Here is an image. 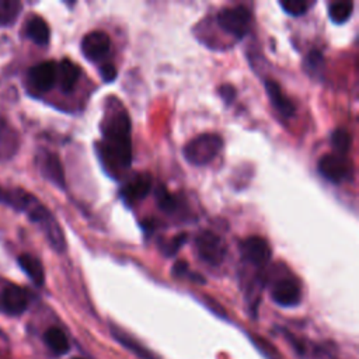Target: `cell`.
Returning a JSON list of instances; mask_svg holds the SVG:
<instances>
[{
  "label": "cell",
  "instance_id": "obj_1",
  "mask_svg": "<svg viewBox=\"0 0 359 359\" xmlns=\"http://www.w3.org/2000/svg\"><path fill=\"white\" fill-rule=\"evenodd\" d=\"M100 128L102 142L98 147L104 167L111 170L129 168L132 164L130 118L116 98L107 101Z\"/></svg>",
  "mask_w": 359,
  "mask_h": 359
},
{
  "label": "cell",
  "instance_id": "obj_2",
  "mask_svg": "<svg viewBox=\"0 0 359 359\" xmlns=\"http://www.w3.org/2000/svg\"><path fill=\"white\" fill-rule=\"evenodd\" d=\"M4 203L27 212L28 217L39 226L53 250L57 252H63L66 250V240L62 227L48 208L43 206L35 196L22 189H14L11 192H6Z\"/></svg>",
  "mask_w": 359,
  "mask_h": 359
},
{
  "label": "cell",
  "instance_id": "obj_3",
  "mask_svg": "<svg viewBox=\"0 0 359 359\" xmlns=\"http://www.w3.org/2000/svg\"><path fill=\"white\" fill-rule=\"evenodd\" d=\"M223 149V139L216 133H202L184 146L185 160L196 167L206 165L216 158Z\"/></svg>",
  "mask_w": 359,
  "mask_h": 359
},
{
  "label": "cell",
  "instance_id": "obj_4",
  "mask_svg": "<svg viewBox=\"0 0 359 359\" xmlns=\"http://www.w3.org/2000/svg\"><path fill=\"white\" fill-rule=\"evenodd\" d=\"M217 25L237 39L244 38L252 25V14L245 6H233L222 8L216 15Z\"/></svg>",
  "mask_w": 359,
  "mask_h": 359
},
{
  "label": "cell",
  "instance_id": "obj_5",
  "mask_svg": "<svg viewBox=\"0 0 359 359\" xmlns=\"http://www.w3.org/2000/svg\"><path fill=\"white\" fill-rule=\"evenodd\" d=\"M196 252L199 258L209 265H219L226 255V244L212 230H202L195 238Z\"/></svg>",
  "mask_w": 359,
  "mask_h": 359
},
{
  "label": "cell",
  "instance_id": "obj_6",
  "mask_svg": "<svg viewBox=\"0 0 359 359\" xmlns=\"http://www.w3.org/2000/svg\"><path fill=\"white\" fill-rule=\"evenodd\" d=\"M243 258L254 266H264L269 262L272 251L269 243L261 236H250L240 243Z\"/></svg>",
  "mask_w": 359,
  "mask_h": 359
},
{
  "label": "cell",
  "instance_id": "obj_7",
  "mask_svg": "<svg viewBox=\"0 0 359 359\" xmlns=\"http://www.w3.org/2000/svg\"><path fill=\"white\" fill-rule=\"evenodd\" d=\"M36 163H38V170L48 181H50L53 185L62 189L66 188L63 165L56 153L49 150H41L36 156Z\"/></svg>",
  "mask_w": 359,
  "mask_h": 359
},
{
  "label": "cell",
  "instance_id": "obj_8",
  "mask_svg": "<svg viewBox=\"0 0 359 359\" xmlns=\"http://www.w3.org/2000/svg\"><path fill=\"white\" fill-rule=\"evenodd\" d=\"M28 307L25 289L15 283H7L0 292V309L8 316H20Z\"/></svg>",
  "mask_w": 359,
  "mask_h": 359
},
{
  "label": "cell",
  "instance_id": "obj_9",
  "mask_svg": "<svg viewBox=\"0 0 359 359\" xmlns=\"http://www.w3.org/2000/svg\"><path fill=\"white\" fill-rule=\"evenodd\" d=\"M272 300L282 307L297 306L302 300V289L296 279L282 278L271 289Z\"/></svg>",
  "mask_w": 359,
  "mask_h": 359
},
{
  "label": "cell",
  "instance_id": "obj_10",
  "mask_svg": "<svg viewBox=\"0 0 359 359\" xmlns=\"http://www.w3.org/2000/svg\"><path fill=\"white\" fill-rule=\"evenodd\" d=\"M318 172L330 182L338 184L349 175V164L345 157L338 154H325L318 160Z\"/></svg>",
  "mask_w": 359,
  "mask_h": 359
},
{
  "label": "cell",
  "instance_id": "obj_11",
  "mask_svg": "<svg viewBox=\"0 0 359 359\" xmlns=\"http://www.w3.org/2000/svg\"><path fill=\"white\" fill-rule=\"evenodd\" d=\"M80 46L87 60L97 62L109 52L111 39L104 31H91L83 36Z\"/></svg>",
  "mask_w": 359,
  "mask_h": 359
},
{
  "label": "cell",
  "instance_id": "obj_12",
  "mask_svg": "<svg viewBox=\"0 0 359 359\" xmlns=\"http://www.w3.org/2000/svg\"><path fill=\"white\" fill-rule=\"evenodd\" d=\"M29 81L41 93L49 91L57 81V65L53 60H45L31 67Z\"/></svg>",
  "mask_w": 359,
  "mask_h": 359
},
{
  "label": "cell",
  "instance_id": "obj_13",
  "mask_svg": "<svg viewBox=\"0 0 359 359\" xmlns=\"http://www.w3.org/2000/svg\"><path fill=\"white\" fill-rule=\"evenodd\" d=\"M151 189V177L147 172L137 174L132 181H129L119 192L122 201L132 206L137 202H140L143 198L147 196V194Z\"/></svg>",
  "mask_w": 359,
  "mask_h": 359
},
{
  "label": "cell",
  "instance_id": "obj_14",
  "mask_svg": "<svg viewBox=\"0 0 359 359\" xmlns=\"http://www.w3.org/2000/svg\"><path fill=\"white\" fill-rule=\"evenodd\" d=\"M265 90H266V95L271 100L272 107L282 115V116H292L296 111V107L293 104V101L282 91L280 86L275 81L268 79L265 81Z\"/></svg>",
  "mask_w": 359,
  "mask_h": 359
},
{
  "label": "cell",
  "instance_id": "obj_15",
  "mask_svg": "<svg viewBox=\"0 0 359 359\" xmlns=\"http://www.w3.org/2000/svg\"><path fill=\"white\" fill-rule=\"evenodd\" d=\"M80 69L70 59H63L57 65V81L63 93H72L79 81Z\"/></svg>",
  "mask_w": 359,
  "mask_h": 359
},
{
  "label": "cell",
  "instance_id": "obj_16",
  "mask_svg": "<svg viewBox=\"0 0 359 359\" xmlns=\"http://www.w3.org/2000/svg\"><path fill=\"white\" fill-rule=\"evenodd\" d=\"M18 265L20 268L25 272V275L36 285V286H42L43 280H45V271H43V265L42 262L31 255V254H20L18 255Z\"/></svg>",
  "mask_w": 359,
  "mask_h": 359
},
{
  "label": "cell",
  "instance_id": "obj_17",
  "mask_svg": "<svg viewBox=\"0 0 359 359\" xmlns=\"http://www.w3.org/2000/svg\"><path fill=\"white\" fill-rule=\"evenodd\" d=\"M17 149V132L8 125V122L0 119V160L11 158Z\"/></svg>",
  "mask_w": 359,
  "mask_h": 359
},
{
  "label": "cell",
  "instance_id": "obj_18",
  "mask_svg": "<svg viewBox=\"0 0 359 359\" xmlns=\"http://www.w3.org/2000/svg\"><path fill=\"white\" fill-rule=\"evenodd\" d=\"M27 36L36 45L45 46L49 42L50 36L48 22L39 15H32L27 22Z\"/></svg>",
  "mask_w": 359,
  "mask_h": 359
},
{
  "label": "cell",
  "instance_id": "obj_19",
  "mask_svg": "<svg viewBox=\"0 0 359 359\" xmlns=\"http://www.w3.org/2000/svg\"><path fill=\"white\" fill-rule=\"evenodd\" d=\"M43 341L55 355H65L70 349L66 334L57 327L48 328L43 334Z\"/></svg>",
  "mask_w": 359,
  "mask_h": 359
},
{
  "label": "cell",
  "instance_id": "obj_20",
  "mask_svg": "<svg viewBox=\"0 0 359 359\" xmlns=\"http://www.w3.org/2000/svg\"><path fill=\"white\" fill-rule=\"evenodd\" d=\"M111 332H112V335H114V338L121 344V345H123L126 349H129L133 355H136V356H139L140 359H156L154 358V355L150 352V351H147L144 346H142L136 339H133L130 335H128L125 331H122V330H119V328H116V327H111Z\"/></svg>",
  "mask_w": 359,
  "mask_h": 359
},
{
  "label": "cell",
  "instance_id": "obj_21",
  "mask_svg": "<svg viewBox=\"0 0 359 359\" xmlns=\"http://www.w3.org/2000/svg\"><path fill=\"white\" fill-rule=\"evenodd\" d=\"M22 4L18 0H0V27H8L18 18Z\"/></svg>",
  "mask_w": 359,
  "mask_h": 359
},
{
  "label": "cell",
  "instance_id": "obj_22",
  "mask_svg": "<svg viewBox=\"0 0 359 359\" xmlns=\"http://www.w3.org/2000/svg\"><path fill=\"white\" fill-rule=\"evenodd\" d=\"M353 3L351 1H334L328 7V15L334 24H344L352 14Z\"/></svg>",
  "mask_w": 359,
  "mask_h": 359
},
{
  "label": "cell",
  "instance_id": "obj_23",
  "mask_svg": "<svg viewBox=\"0 0 359 359\" xmlns=\"http://www.w3.org/2000/svg\"><path fill=\"white\" fill-rule=\"evenodd\" d=\"M352 144V137L345 129H335L331 133V146L334 149V154L345 157Z\"/></svg>",
  "mask_w": 359,
  "mask_h": 359
},
{
  "label": "cell",
  "instance_id": "obj_24",
  "mask_svg": "<svg viewBox=\"0 0 359 359\" xmlns=\"http://www.w3.org/2000/svg\"><path fill=\"white\" fill-rule=\"evenodd\" d=\"M156 201H157V206L167 213H172L178 209L177 196L172 195L171 192H168V189L163 185H160L156 189Z\"/></svg>",
  "mask_w": 359,
  "mask_h": 359
},
{
  "label": "cell",
  "instance_id": "obj_25",
  "mask_svg": "<svg viewBox=\"0 0 359 359\" xmlns=\"http://www.w3.org/2000/svg\"><path fill=\"white\" fill-rule=\"evenodd\" d=\"M279 4L286 14L293 15V17L306 14L307 10L313 6L311 1H304V0H283Z\"/></svg>",
  "mask_w": 359,
  "mask_h": 359
},
{
  "label": "cell",
  "instance_id": "obj_26",
  "mask_svg": "<svg viewBox=\"0 0 359 359\" xmlns=\"http://www.w3.org/2000/svg\"><path fill=\"white\" fill-rule=\"evenodd\" d=\"M185 241H187V234L181 233V234H177L172 238L164 241L160 248H161L164 255L171 257V255H175L178 252V250L185 244Z\"/></svg>",
  "mask_w": 359,
  "mask_h": 359
},
{
  "label": "cell",
  "instance_id": "obj_27",
  "mask_svg": "<svg viewBox=\"0 0 359 359\" xmlns=\"http://www.w3.org/2000/svg\"><path fill=\"white\" fill-rule=\"evenodd\" d=\"M304 65H306L307 70H310L311 73L317 74L324 67V56H323V53L320 50H317V49L310 50L307 53V56H306Z\"/></svg>",
  "mask_w": 359,
  "mask_h": 359
},
{
  "label": "cell",
  "instance_id": "obj_28",
  "mask_svg": "<svg viewBox=\"0 0 359 359\" xmlns=\"http://www.w3.org/2000/svg\"><path fill=\"white\" fill-rule=\"evenodd\" d=\"M172 276L175 278H184V276H189L191 279H196V282L203 283L205 279L196 273H189V268H188V262L184 259H178L174 265H172Z\"/></svg>",
  "mask_w": 359,
  "mask_h": 359
},
{
  "label": "cell",
  "instance_id": "obj_29",
  "mask_svg": "<svg viewBox=\"0 0 359 359\" xmlns=\"http://www.w3.org/2000/svg\"><path fill=\"white\" fill-rule=\"evenodd\" d=\"M251 339H252L254 345H255L268 359H282L280 355L278 353V351H276L269 342H266L265 339H262L261 337H251Z\"/></svg>",
  "mask_w": 359,
  "mask_h": 359
},
{
  "label": "cell",
  "instance_id": "obj_30",
  "mask_svg": "<svg viewBox=\"0 0 359 359\" xmlns=\"http://www.w3.org/2000/svg\"><path fill=\"white\" fill-rule=\"evenodd\" d=\"M100 74H101V77L105 83H111L116 79L118 72H116V67L112 63H104L100 67Z\"/></svg>",
  "mask_w": 359,
  "mask_h": 359
},
{
  "label": "cell",
  "instance_id": "obj_31",
  "mask_svg": "<svg viewBox=\"0 0 359 359\" xmlns=\"http://www.w3.org/2000/svg\"><path fill=\"white\" fill-rule=\"evenodd\" d=\"M219 94L226 104H231V101L236 98V88L231 84H222L219 87Z\"/></svg>",
  "mask_w": 359,
  "mask_h": 359
},
{
  "label": "cell",
  "instance_id": "obj_32",
  "mask_svg": "<svg viewBox=\"0 0 359 359\" xmlns=\"http://www.w3.org/2000/svg\"><path fill=\"white\" fill-rule=\"evenodd\" d=\"M4 198H6V192L0 188V202H4Z\"/></svg>",
  "mask_w": 359,
  "mask_h": 359
},
{
  "label": "cell",
  "instance_id": "obj_33",
  "mask_svg": "<svg viewBox=\"0 0 359 359\" xmlns=\"http://www.w3.org/2000/svg\"><path fill=\"white\" fill-rule=\"evenodd\" d=\"M73 359H83V358H73Z\"/></svg>",
  "mask_w": 359,
  "mask_h": 359
}]
</instances>
